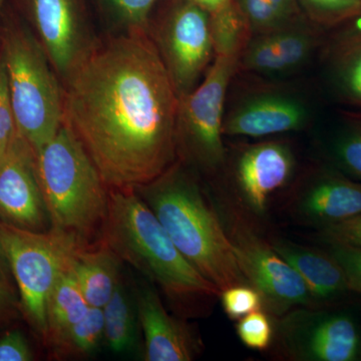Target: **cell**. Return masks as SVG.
I'll return each instance as SVG.
<instances>
[{
  "mask_svg": "<svg viewBox=\"0 0 361 361\" xmlns=\"http://www.w3.org/2000/svg\"><path fill=\"white\" fill-rule=\"evenodd\" d=\"M63 123L110 189H135L174 167L179 96L142 30L87 49L66 75Z\"/></svg>",
  "mask_w": 361,
  "mask_h": 361,
  "instance_id": "6da1fadb",
  "label": "cell"
},
{
  "mask_svg": "<svg viewBox=\"0 0 361 361\" xmlns=\"http://www.w3.org/2000/svg\"><path fill=\"white\" fill-rule=\"evenodd\" d=\"M103 243L120 260L155 282L176 301L212 298L219 289L176 247L165 228L135 189H111Z\"/></svg>",
  "mask_w": 361,
  "mask_h": 361,
  "instance_id": "7a4b0ae2",
  "label": "cell"
},
{
  "mask_svg": "<svg viewBox=\"0 0 361 361\" xmlns=\"http://www.w3.org/2000/svg\"><path fill=\"white\" fill-rule=\"evenodd\" d=\"M137 193L151 208L185 258L219 289L247 282L227 230L201 190L170 169Z\"/></svg>",
  "mask_w": 361,
  "mask_h": 361,
  "instance_id": "3957f363",
  "label": "cell"
},
{
  "mask_svg": "<svg viewBox=\"0 0 361 361\" xmlns=\"http://www.w3.org/2000/svg\"><path fill=\"white\" fill-rule=\"evenodd\" d=\"M37 163L51 230L82 244L103 231L109 212L108 186L65 123L39 149Z\"/></svg>",
  "mask_w": 361,
  "mask_h": 361,
  "instance_id": "277c9868",
  "label": "cell"
},
{
  "mask_svg": "<svg viewBox=\"0 0 361 361\" xmlns=\"http://www.w3.org/2000/svg\"><path fill=\"white\" fill-rule=\"evenodd\" d=\"M1 54L16 129L37 155L63 126V92L44 47L30 32H6Z\"/></svg>",
  "mask_w": 361,
  "mask_h": 361,
  "instance_id": "5b68a950",
  "label": "cell"
},
{
  "mask_svg": "<svg viewBox=\"0 0 361 361\" xmlns=\"http://www.w3.org/2000/svg\"><path fill=\"white\" fill-rule=\"evenodd\" d=\"M0 241L33 329L47 341V301L71 256L84 245L75 237L49 230L33 232L0 223Z\"/></svg>",
  "mask_w": 361,
  "mask_h": 361,
  "instance_id": "8992f818",
  "label": "cell"
},
{
  "mask_svg": "<svg viewBox=\"0 0 361 361\" xmlns=\"http://www.w3.org/2000/svg\"><path fill=\"white\" fill-rule=\"evenodd\" d=\"M237 61L238 52L216 54L215 61L202 84L179 97L178 135L180 130L195 158L211 167L224 158L223 109Z\"/></svg>",
  "mask_w": 361,
  "mask_h": 361,
  "instance_id": "52a82bcc",
  "label": "cell"
},
{
  "mask_svg": "<svg viewBox=\"0 0 361 361\" xmlns=\"http://www.w3.org/2000/svg\"><path fill=\"white\" fill-rule=\"evenodd\" d=\"M247 282L257 289L273 312L310 305L313 300L299 273L272 246L239 224L228 230Z\"/></svg>",
  "mask_w": 361,
  "mask_h": 361,
  "instance_id": "ba28073f",
  "label": "cell"
},
{
  "mask_svg": "<svg viewBox=\"0 0 361 361\" xmlns=\"http://www.w3.org/2000/svg\"><path fill=\"white\" fill-rule=\"evenodd\" d=\"M0 223L33 232H47L51 223L37 155L18 132L0 158Z\"/></svg>",
  "mask_w": 361,
  "mask_h": 361,
  "instance_id": "9c48e42d",
  "label": "cell"
},
{
  "mask_svg": "<svg viewBox=\"0 0 361 361\" xmlns=\"http://www.w3.org/2000/svg\"><path fill=\"white\" fill-rule=\"evenodd\" d=\"M284 345L296 360L355 361L361 355V334L344 313H292L282 324Z\"/></svg>",
  "mask_w": 361,
  "mask_h": 361,
  "instance_id": "30bf717a",
  "label": "cell"
},
{
  "mask_svg": "<svg viewBox=\"0 0 361 361\" xmlns=\"http://www.w3.org/2000/svg\"><path fill=\"white\" fill-rule=\"evenodd\" d=\"M163 58L178 96L191 92L214 49L208 13L188 1L174 11L163 32Z\"/></svg>",
  "mask_w": 361,
  "mask_h": 361,
  "instance_id": "8fae6325",
  "label": "cell"
},
{
  "mask_svg": "<svg viewBox=\"0 0 361 361\" xmlns=\"http://www.w3.org/2000/svg\"><path fill=\"white\" fill-rule=\"evenodd\" d=\"M145 336V360L191 361L200 350V341L184 322L169 314L153 289L142 287L135 301Z\"/></svg>",
  "mask_w": 361,
  "mask_h": 361,
  "instance_id": "7c38bea8",
  "label": "cell"
},
{
  "mask_svg": "<svg viewBox=\"0 0 361 361\" xmlns=\"http://www.w3.org/2000/svg\"><path fill=\"white\" fill-rule=\"evenodd\" d=\"M35 25L45 54L61 75H68L87 47L75 0H32Z\"/></svg>",
  "mask_w": 361,
  "mask_h": 361,
  "instance_id": "4fadbf2b",
  "label": "cell"
},
{
  "mask_svg": "<svg viewBox=\"0 0 361 361\" xmlns=\"http://www.w3.org/2000/svg\"><path fill=\"white\" fill-rule=\"evenodd\" d=\"M293 167V157L283 145L264 142L247 149L240 158L237 178L254 212H264L272 194L288 182Z\"/></svg>",
  "mask_w": 361,
  "mask_h": 361,
  "instance_id": "5bb4252c",
  "label": "cell"
},
{
  "mask_svg": "<svg viewBox=\"0 0 361 361\" xmlns=\"http://www.w3.org/2000/svg\"><path fill=\"white\" fill-rule=\"evenodd\" d=\"M306 111L298 102L282 96L256 97L238 109L223 126V133L245 137L290 132L302 127Z\"/></svg>",
  "mask_w": 361,
  "mask_h": 361,
  "instance_id": "9a60e30c",
  "label": "cell"
},
{
  "mask_svg": "<svg viewBox=\"0 0 361 361\" xmlns=\"http://www.w3.org/2000/svg\"><path fill=\"white\" fill-rule=\"evenodd\" d=\"M271 246L299 273L315 300H332L350 290L345 273L331 255L288 242Z\"/></svg>",
  "mask_w": 361,
  "mask_h": 361,
  "instance_id": "2e32d148",
  "label": "cell"
},
{
  "mask_svg": "<svg viewBox=\"0 0 361 361\" xmlns=\"http://www.w3.org/2000/svg\"><path fill=\"white\" fill-rule=\"evenodd\" d=\"M312 49L308 33L280 30L254 40L244 56V66L260 73H283L302 65Z\"/></svg>",
  "mask_w": 361,
  "mask_h": 361,
  "instance_id": "e0dca14e",
  "label": "cell"
},
{
  "mask_svg": "<svg viewBox=\"0 0 361 361\" xmlns=\"http://www.w3.org/2000/svg\"><path fill=\"white\" fill-rule=\"evenodd\" d=\"M118 261L104 243L92 250L80 246L71 256L68 268L90 307L103 308L113 296L120 281Z\"/></svg>",
  "mask_w": 361,
  "mask_h": 361,
  "instance_id": "ac0fdd59",
  "label": "cell"
},
{
  "mask_svg": "<svg viewBox=\"0 0 361 361\" xmlns=\"http://www.w3.org/2000/svg\"><path fill=\"white\" fill-rule=\"evenodd\" d=\"M301 213L323 226L341 222L361 213V184L327 179L314 185L300 203Z\"/></svg>",
  "mask_w": 361,
  "mask_h": 361,
  "instance_id": "d6986e66",
  "label": "cell"
},
{
  "mask_svg": "<svg viewBox=\"0 0 361 361\" xmlns=\"http://www.w3.org/2000/svg\"><path fill=\"white\" fill-rule=\"evenodd\" d=\"M89 310L90 305L73 273L70 268H66L54 284L47 301V341L52 345L66 330L80 322Z\"/></svg>",
  "mask_w": 361,
  "mask_h": 361,
  "instance_id": "ffe728a7",
  "label": "cell"
},
{
  "mask_svg": "<svg viewBox=\"0 0 361 361\" xmlns=\"http://www.w3.org/2000/svg\"><path fill=\"white\" fill-rule=\"evenodd\" d=\"M104 338L111 350L128 353L137 342V322L132 301L121 282L103 307Z\"/></svg>",
  "mask_w": 361,
  "mask_h": 361,
  "instance_id": "44dd1931",
  "label": "cell"
},
{
  "mask_svg": "<svg viewBox=\"0 0 361 361\" xmlns=\"http://www.w3.org/2000/svg\"><path fill=\"white\" fill-rule=\"evenodd\" d=\"M103 339V308L90 306L87 314L66 330L52 346L61 355H89L96 351Z\"/></svg>",
  "mask_w": 361,
  "mask_h": 361,
  "instance_id": "7402d4cb",
  "label": "cell"
},
{
  "mask_svg": "<svg viewBox=\"0 0 361 361\" xmlns=\"http://www.w3.org/2000/svg\"><path fill=\"white\" fill-rule=\"evenodd\" d=\"M216 54H236L241 42V23L231 4L213 13L211 20Z\"/></svg>",
  "mask_w": 361,
  "mask_h": 361,
  "instance_id": "603a6c76",
  "label": "cell"
},
{
  "mask_svg": "<svg viewBox=\"0 0 361 361\" xmlns=\"http://www.w3.org/2000/svg\"><path fill=\"white\" fill-rule=\"evenodd\" d=\"M223 310L233 320H239L244 316L262 308L264 300L257 289L249 284H239L229 287L220 293Z\"/></svg>",
  "mask_w": 361,
  "mask_h": 361,
  "instance_id": "cb8c5ba5",
  "label": "cell"
},
{
  "mask_svg": "<svg viewBox=\"0 0 361 361\" xmlns=\"http://www.w3.org/2000/svg\"><path fill=\"white\" fill-rule=\"evenodd\" d=\"M236 331L240 341L254 350H265L272 342V323L267 314L260 310L254 311L239 319Z\"/></svg>",
  "mask_w": 361,
  "mask_h": 361,
  "instance_id": "d4e9b609",
  "label": "cell"
},
{
  "mask_svg": "<svg viewBox=\"0 0 361 361\" xmlns=\"http://www.w3.org/2000/svg\"><path fill=\"white\" fill-rule=\"evenodd\" d=\"M16 134L18 129L9 92L6 63L0 54V158L6 153Z\"/></svg>",
  "mask_w": 361,
  "mask_h": 361,
  "instance_id": "484cf974",
  "label": "cell"
},
{
  "mask_svg": "<svg viewBox=\"0 0 361 361\" xmlns=\"http://www.w3.org/2000/svg\"><path fill=\"white\" fill-rule=\"evenodd\" d=\"M322 235L331 245L361 248V213L341 222L323 226Z\"/></svg>",
  "mask_w": 361,
  "mask_h": 361,
  "instance_id": "4316f807",
  "label": "cell"
},
{
  "mask_svg": "<svg viewBox=\"0 0 361 361\" xmlns=\"http://www.w3.org/2000/svg\"><path fill=\"white\" fill-rule=\"evenodd\" d=\"M130 30H144L157 0H106Z\"/></svg>",
  "mask_w": 361,
  "mask_h": 361,
  "instance_id": "83f0119b",
  "label": "cell"
},
{
  "mask_svg": "<svg viewBox=\"0 0 361 361\" xmlns=\"http://www.w3.org/2000/svg\"><path fill=\"white\" fill-rule=\"evenodd\" d=\"M330 255L336 259L345 273L350 290L361 293V248L332 245Z\"/></svg>",
  "mask_w": 361,
  "mask_h": 361,
  "instance_id": "f1b7e54d",
  "label": "cell"
},
{
  "mask_svg": "<svg viewBox=\"0 0 361 361\" xmlns=\"http://www.w3.org/2000/svg\"><path fill=\"white\" fill-rule=\"evenodd\" d=\"M32 348L25 336L18 330L7 332L0 338V361H30Z\"/></svg>",
  "mask_w": 361,
  "mask_h": 361,
  "instance_id": "f546056e",
  "label": "cell"
},
{
  "mask_svg": "<svg viewBox=\"0 0 361 361\" xmlns=\"http://www.w3.org/2000/svg\"><path fill=\"white\" fill-rule=\"evenodd\" d=\"M337 157L349 172L361 178V130L351 133L339 142Z\"/></svg>",
  "mask_w": 361,
  "mask_h": 361,
  "instance_id": "4dcf8cb0",
  "label": "cell"
},
{
  "mask_svg": "<svg viewBox=\"0 0 361 361\" xmlns=\"http://www.w3.org/2000/svg\"><path fill=\"white\" fill-rule=\"evenodd\" d=\"M307 6L327 18H339L355 13L360 8L361 0H305Z\"/></svg>",
  "mask_w": 361,
  "mask_h": 361,
  "instance_id": "1f68e13d",
  "label": "cell"
},
{
  "mask_svg": "<svg viewBox=\"0 0 361 361\" xmlns=\"http://www.w3.org/2000/svg\"><path fill=\"white\" fill-rule=\"evenodd\" d=\"M344 82L349 92L361 101V49L349 61L344 71Z\"/></svg>",
  "mask_w": 361,
  "mask_h": 361,
  "instance_id": "d6a6232c",
  "label": "cell"
},
{
  "mask_svg": "<svg viewBox=\"0 0 361 361\" xmlns=\"http://www.w3.org/2000/svg\"><path fill=\"white\" fill-rule=\"evenodd\" d=\"M266 2L275 7L278 11H280L283 16H286L289 20L296 16L297 9L295 0H265Z\"/></svg>",
  "mask_w": 361,
  "mask_h": 361,
  "instance_id": "836d02e7",
  "label": "cell"
},
{
  "mask_svg": "<svg viewBox=\"0 0 361 361\" xmlns=\"http://www.w3.org/2000/svg\"><path fill=\"white\" fill-rule=\"evenodd\" d=\"M13 305V297L6 282L0 281V320L4 319Z\"/></svg>",
  "mask_w": 361,
  "mask_h": 361,
  "instance_id": "e575fe53",
  "label": "cell"
},
{
  "mask_svg": "<svg viewBox=\"0 0 361 361\" xmlns=\"http://www.w3.org/2000/svg\"><path fill=\"white\" fill-rule=\"evenodd\" d=\"M208 13H215L231 4L232 0H189Z\"/></svg>",
  "mask_w": 361,
  "mask_h": 361,
  "instance_id": "d590c367",
  "label": "cell"
},
{
  "mask_svg": "<svg viewBox=\"0 0 361 361\" xmlns=\"http://www.w3.org/2000/svg\"><path fill=\"white\" fill-rule=\"evenodd\" d=\"M9 268L8 261L4 253V247L0 241V281L7 283V269Z\"/></svg>",
  "mask_w": 361,
  "mask_h": 361,
  "instance_id": "8d00e7d4",
  "label": "cell"
},
{
  "mask_svg": "<svg viewBox=\"0 0 361 361\" xmlns=\"http://www.w3.org/2000/svg\"><path fill=\"white\" fill-rule=\"evenodd\" d=\"M4 1H6V0H0V9H1L2 6H4Z\"/></svg>",
  "mask_w": 361,
  "mask_h": 361,
  "instance_id": "74e56055",
  "label": "cell"
}]
</instances>
